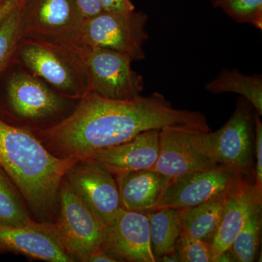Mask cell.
<instances>
[{
    "label": "cell",
    "mask_w": 262,
    "mask_h": 262,
    "mask_svg": "<svg viewBox=\"0 0 262 262\" xmlns=\"http://www.w3.org/2000/svg\"><path fill=\"white\" fill-rule=\"evenodd\" d=\"M159 133L157 129L144 131L122 144L98 150L87 159L114 176L151 169L159 153Z\"/></svg>",
    "instance_id": "cell-15"
},
{
    "label": "cell",
    "mask_w": 262,
    "mask_h": 262,
    "mask_svg": "<svg viewBox=\"0 0 262 262\" xmlns=\"http://www.w3.org/2000/svg\"><path fill=\"white\" fill-rule=\"evenodd\" d=\"M175 252L180 262H213L211 243L181 235Z\"/></svg>",
    "instance_id": "cell-25"
},
{
    "label": "cell",
    "mask_w": 262,
    "mask_h": 262,
    "mask_svg": "<svg viewBox=\"0 0 262 262\" xmlns=\"http://www.w3.org/2000/svg\"><path fill=\"white\" fill-rule=\"evenodd\" d=\"M83 18H89L102 13L100 0H75Z\"/></svg>",
    "instance_id": "cell-28"
},
{
    "label": "cell",
    "mask_w": 262,
    "mask_h": 262,
    "mask_svg": "<svg viewBox=\"0 0 262 262\" xmlns=\"http://www.w3.org/2000/svg\"><path fill=\"white\" fill-rule=\"evenodd\" d=\"M20 61L38 77L72 98H82L90 92L80 63L57 41L24 37L18 48Z\"/></svg>",
    "instance_id": "cell-5"
},
{
    "label": "cell",
    "mask_w": 262,
    "mask_h": 262,
    "mask_svg": "<svg viewBox=\"0 0 262 262\" xmlns=\"http://www.w3.org/2000/svg\"><path fill=\"white\" fill-rule=\"evenodd\" d=\"M4 253L48 262H74L51 222L33 221L21 226L0 224V253Z\"/></svg>",
    "instance_id": "cell-12"
},
{
    "label": "cell",
    "mask_w": 262,
    "mask_h": 262,
    "mask_svg": "<svg viewBox=\"0 0 262 262\" xmlns=\"http://www.w3.org/2000/svg\"><path fill=\"white\" fill-rule=\"evenodd\" d=\"M101 248L117 262H156L146 213L120 208L113 225L106 229Z\"/></svg>",
    "instance_id": "cell-13"
},
{
    "label": "cell",
    "mask_w": 262,
    "mask_h": 262,
    "mask_svg": "<svg viewBox=\"0 0 262 262\" xmlns=\"http://www.w3.org/2000/svg\"><path fill=\"white\" fill-rule=\"evenodd\" d=\"M255 184L262 190V123L260 115L255 111Z\"/></svg>",
    "instance_id": "cell-26"
},
{
    "label": "cell",
    "mask_w": 262,
    "mask_h": 262,
    "mask_svg": "<svg viewBox=\"0 0 262 262\" xmlns=\"http://www.w3.org/2000/svg\"><path fill=\"white\" fill-rule=\"evenodd\" d=\"M80 99L70 116L37 132V139L58 158L87 159L98 150L165 126L211 131L203 113L174 108L160 93L115 100L89 92Z\"/></svg>",
    "instance_id": "cell-1"
},
{
    "label": "cell",
    "mask_w": 262,
    "mask_h": 262,
    "mask_svg": "<svg viewBox=\"0 0 262 262\" xmlns=\"http://www.w3.org/2000/svg\"><path fill=\"white\" fill-rule=\"evenodd\" d=\"M201 131L165 126L159 133V153L151 170L173 179L219 165L202 147Z\"/></svg>",
    "instance_id": "cell-10"
},
{
    "label": "cell",
    "mask_w": 262,
    "mask_h": 262,
    "mask_svg": "<svg viewBox=\"0 0 262 262\" xmlns=\"http://www.w3.org/2000/svg\"><path fill=\"white\" fill-rule=\"evenodd\" d=\"M23 38L56 40L75 34L84 18L75 0H23Z\"/></svg>",
    "instance_id": "cell-11"
},
{
    "label": "cell",
    "mask_w": 262,
    "mask_h": 262,
    "mask_svg": "<svg viewBox=\"0 0 262 262\" xmlns=\"http://www.w3.org/2000/svg\"><path fill=\"white\" fill-rule=\"evenodd\" d=\"M206 90L213 94L234 93L241 95L260 116L262 115L261 75H246L237 70L224 69L206 84Z\"/></svg>",
    "instance_id": "cell-19"
},
{
    "label": "cell",
    "mask_w": 262,
    "mask_h": 262,
    "mask_svg": "<svg viewBox=\"0 0 262 262\" xmlns=\"http://www.w3.org/2000/svg\"><path fill=\"white\" fill-rule=\"evenodd\" d=\"M64 178L105 229L113 225L122 206L113 173L92 160L84 159L77 160Z\"/></svg>",
    "instance_id": "cell-9"
},
{
    "label": "cell",
    "mask_w": 262,
    "mask_h": 262,
    "mask_svg": "<svg viewBox=\"0 0 262 262\" xmlns=\"http://www.w3.org/2000/svg\"><path fill=\"white\" fill-rule=\"evenodd\" d=\"M244 177L221 164L184 174L170 181L153 210L185 209L225 195Z\"/></svg>",
    "instance_id": "cell-8"
},
{
    "label": "cell",
    "mask_w": 262,
    "mask_h": 262,
    "mask_svg": "<svg viewBox=\"0 0 262 262\" xmlns=\"http://www.w3.org/2000/svg\"><path fill=\"white\" fill-rule=\"evenodd\" d=\"M23 0H2L0 3V24Z\"/></svg>",
    "instance_id": "cell-29"
},
{
    "label": "cell",
    "mask_w": 262,
    "mask_h": 262,
    "mask_svg": "<svg viewBox=\"0 0 262 262\" xmlns=\"http://www.w3.org/2000/svg\"><path fill=\"white\" fill-rule=\"evenodd\" d=\"M261 227L262 203L253 208L229 249L234 261L253 262L256 260L261 243Z\"/></svg>",
    "instance_id": "cell-22"
},
{
    "label": "cell",
    "mask_w": 262,
    "mask_h": 262,
    "mask_svg": "<svg viewBox=\"0 0 262 262\" xmlns=\"http://www.w3.org/2000/svg\"><path fill=\"white\" fill-rule=\"evenodd\" d=\"M1 2H2V0H0V3H1Z\"/></svg>",
    "instance_id": "cell-33"
},
{
    "label": "cell",
    "mask_w": 262,
    "mask_h": 262,
    "mask_svg": "<svg viewBox=\"0 0 262 262\" xmlns=\"http://www.w3.org/2000/svg\"><path fill=\"white\" fill-rule=\"evenodd\" d=\"M33 221L21 193L9 175L0 167V224L21 226Z\"/></svg>",
    "instance_id": "cell-21"
},
{
    "label": "cell",
    "mask_w": 262,
    "mask_h": 262,
    "mask_svg": "<svg viewBox=\"0 0 262 262\" xmlns=\"http://www.w3.org/2000/svg\"><path fill=\"white\" fill-rule=\"evenodd\" d=\"M53 41L61 43L80 63L90 92L110 99L128 100L140 96L144 91V78L133 70L128 56L68 37Z\"/></svg>",
    "instance_id": "cell-3"
},
{
    "label": "cell",
    "mask_w": 262,
    "mask_h": 262,
    "mask_svg": "<svg viewBox=\"0 0 262 262\" xmlns=\"http://www.w3.org/2000/svg\"><path fill=\"white\" fill-rule=\"evenodd\" d=\"M146 213L149 218L151 250L155 258L175 252L176 245L182 234L180 210L164 208Z\"/></svg>",
    "instance_id": "cell-20"
},
{
    "label": "cell",
    "mask_w": 262,
    "mask_h": 262,
    "mask_svg": "<svg viewBox=\"0 0 262 262\" xmlns=\"http://www.w3.org/2000/svg\"><path fill=\"white\" fill-rule=\"evenodd\" d=\"M157 261L161 262H180L178 256L176 252L168 253V254L163 255L160 257L157 258Z\"/></svg>",
    "instance_id": "cell-32"
},
{
    "label": "cell",
    "mask_w": 262,
    "mask_h": 262,
    "mask_svg": "<svg viewBox=\"0 0 262 262\" xmlns=\"http://www.w3.org/2000/svg\"><path fill=\"white\" fill-rule=\"evenodd\" d=\"M62 246L74 261L88 262L101 248L106 229L74 192L65 178L59 190V210L53 222Z\"/></svg>",
    "instance_id": "cell-7"
},
{
    "label": "cell",
    "mask_w": 262,
    "mask_h": 262,
    "mask_svg": "<svg viewBox=\"0 0 262 262\" xmlns=\"http://www.w3.org/2000/svg\"><path fill=\"white\" fill-rule=\"evenodd\" d=\"M234 258L229 250L221 253L220 256L215 258V262H234Z\"/></svg>",
    "instance_id": "cell-31"
},
{
    "label": "cell",
    "mask_w": 262,
    "mask_h": 262,
    "mask_svg": "<svg viewBox=\"0 0 262 262\" xmlns=\"http://www.w3.org/2000/svg\"><path fill=\"white\" fill-rule=\"evenodd\" d=\"M262 203V190L255 184L254 177H244L229 191L220 225L211 243L213 262L230 248L250 213Z\"/></svg>",
    "instance_id": "cell-16"
},
{
    "label": "cell",
    "mask_w": 262,
    "mask_h": 262,
    "mask_svg": "<svg viewBox=\"0 0 262 262\" xmlns=\"http://www.w3.org/2000/svg\"><path fill=\"white\" fill-rule=\"evenodd\" d=\"M103 12L110 13H129L135 11L132 0H100Z\"/></svg>",
    "instance_id": "cell-27"
},
{
    "label": "cell",
    "mask_w": 262,
    "mask_h": 262,
    "mask_svg": "<svg viewBox=\"0 0 262 262\" xmlns=\"http://www.w3.org/2000/svg\"><path fill=\"white\" fill-rule=\"evenodd\" d=\"M227 194L180 210L181 235L211 243L222 220Z\"/></svg>",
    "instance_id": "cell-18"
},
{
    "label": "cell",
    "mask_w": 262,
    "mask_h": 262,
    "mask_svg": "<svg viewBox=\"0 0 262 262\" xmlns=\"http://www.w3.org/2000/svg\"><path fill=\"white\" fill-rule=\"evenodd\" d=\"M88 262H117V261L101 248L90 255Z\"/></svg>",
    "instance_id": "cell-30"
},
{
    "label": "cell",
    "mask_w": 262,
    "mask_h": 262,
    "mask_svg": "<svg viewBox=\"0 0 262 262\" xmlns=\"http://www.w3.org/2000/svg\"><path fill=\"white\" fill-rule=\"evenodd\" d=\"M148 15L141 11L129 13L102 12L84 19L78 30L67 37L94 47L107 48L128 56L134 61L145 58L144 43Z\"/></svg>",
    "instance_id": "cell-6"
},
{
    "label": "cell",
    "mask_w": 262,
    "mask_h": 262,
    "mask_svg": "<svg viewBox=\"0 0 262 262\" xmlns=\"http://www.w3.org/2000/svg\"><path fill=\"white\" fill-rule=\"evenodd\" d=\"M7 92L15 115L29 120L54 116L67 106L64 98L25 72H17L10 77Z\"/></svg>",
    "instance_id": "cell-14"
},
{
    "label": "cell",
    "mask_w": 262,
    "mask_h": 262,
    "mask_svg": "<svg viewBox=\"0 0 262 262\" xmlns=\"http://www.w3.org/2000/svg\"><path fill=\"white\" fill-rule=\"evenodd\" d=\"M115 177L122 208L143 213L154 209L158 198L170 181L166 176L151 169L118 174Z\"/></svg>",
    "instance_id": "cell-17"
},
{
    "label": "cell",
    "mask_w": 262,
    "mask_h": 262,
    "mask_svg": "<svg viewBox=\"0 0 262 262\" xmlns=\"http://www.w3.org/2000/svg\"><path fill=\"white\" fill-rule=\"evenodd\" d=\"M219 8L241 24H248L262 29V0H211Z\"/></svg>",
    "instance_id": "cell-24"
},
{
    "label": "cell",
    "mask_w": 262,
    "mask_h": 262,
    "mask_svg": "<svg viewBox=\"0 0 262 262\" xmlns=\"http://www.w3.org/2000/svg\"><path fill=\"white\" fill-rule=\"evenodd\" d=\"M22 3L0 24V73L17 51L23 38Z\"/></svg>",
    "instance_id": "cell-23"
},
{
    "label": "cell",
    "mask_w": 262,
    "mask_h": 262,
    "mask_svg": "<svg viewBox=\"0 0 262 262\" xmlns=\"http://www.w3.org/2000/svg\"><path fill=\"white\" fill-rule=\"evenodd\" d=\"M77 161L55 156L32 133L0 120V167L39 222L56 220L62 180Z\"/></svg>",
    "instance_id": "cell-2"
},
{
    "label": "cell",
    "mask_w": 262,
    "mask_h": 262,
    "mask_svg": "<svg viewBox=\"0 0 262 262\" xmlns=\"http://www.w3.org/2000/svg\"><path fill=\"white\" fill-rule=\"evenodd\" d=\"M255 110L244 98L224 126L214 132H202V147L217 164L245 177H254Z\"/></svg>",
    "instance_id": "cell-4"
}]
</instances>
